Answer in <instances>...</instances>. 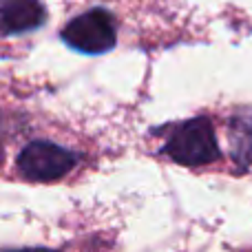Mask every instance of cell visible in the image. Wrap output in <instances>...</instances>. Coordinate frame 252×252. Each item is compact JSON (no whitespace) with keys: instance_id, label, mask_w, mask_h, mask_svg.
Here are the masks:
<instances>
[{"instance_id":"cell-1","label":"cell","mask_w":252,"mask_h":252,"mask_svg":"<svg viewBox=\"0 0 252 252\" xmlns=\"http://www.w3.org/2000/svg\"><path fill=\"white\" fill-rule=\"evenodd\" d=\"M159 155L168 157L170 161L186 166V168L215 164L221 151H219L213 122L206 115H197V118L170 124L166 142L159 148Z\"/></svg>"},{"instance_id":"cell-2","label":"cell","mask_w":252,"mask_h":252,"mask_svg":"<svg viewBox=\"0 0 252 252\" xmlns=\"http://www.w3.org/2000/svg\"><path fill=\"white\" fill-rule=\"evenodd\" d=\"M82 161V153L51 139H31L16 157V168L27 182L53 184L64 179Z\"/></svg>"},{"instance_id":"cell-3","label":"cell","mask_w":252,"mask_h":252,"mask_svg":"<svg viewBox=\"0 0 252 252\" xmlns=\"http://www.w3.org/2000/svg\"><path fill=\"white\" fill-rule=\"evenodd\" d=\"M62 42L84 56H102L118 44V20L104 7H93L75 16L60 31Z\"/></svg>"},{"instance_id":"cell-4","label":"cell","mask_w":252,"mask_h":252,"mask_svg":"<svg viewBox=\"0 0 252 252\" xmlns=\"http://www.w3.org/2000/svg\"><path fill=\"white\" fill-rule=\"evenodd\" d=\"M47 22V9L40 0H0V38L38 31Z\"/></svg>"},{"instance_id":"cell-5","label":"cell","mask_w":252,"mask_h":252,"mask_svg":"<svg viewBox=\"0 0 252 252\" xmlns=\"http://www.w3.org/2000/svg\"><path fill=\"white\" fill-rule=\"evenodd\" d=\"M228 144L230 157L239 170L252 166V106L239 109L228 122Z\"/></svg>"},{"instance_id":"cell-6","label":"cell","mask_w":252,"mask_h":252,"mask_svg":"<svg viewBox=\"0 0 252 252\" xmlns=\"http://www.w3.org/2000/svg\"><path fill=\"white\" fill-rule=\"evenodd\" d=\"M0 252H51V248H42V246H29V248H4Z\"/></svg>"},{"instance_id":"cell-7","label":"cell","mask_w":252,"mask_h":252,"mask_svg":"<svg viewBox=\"0 0 252 252\" xmlns=\"http://www.w3.org/2000/svg\"><path fill=\"white\" fill-rule=\"evenodd\" d=\"M0 124H2V118H0ZM4 164V144H2V128H0V166Z\"/></svg>"},{"instance_id":"cell-8","label":"cell","mask_w":252,"mask_h":252,"mask_svg":"<svg viewBox=\"0 0 252 252\" xmlns=\"http://www.w3.org/2000/svg\"><path fill=\"white\" fill-rule=\"evenodd\" d=\"M51 252H62V250H53V248H51Z\"/></svg>"}]
</instances>
